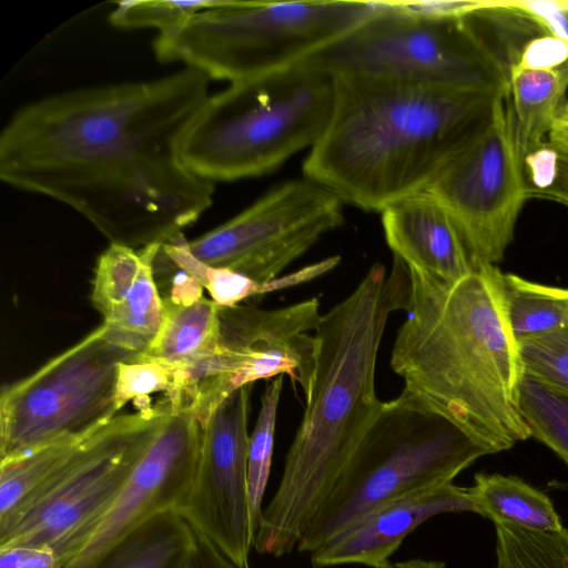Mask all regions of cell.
I'll return each mask as SVG.
<instances>
[{"label": "cell", "instance_id": "13", "mask_svg": "<svg viewBox=\"0 0 568 568\" xmlns=\"http://www.w3.org/2000/svg\"><path fill=\"white\" fill-rule=\"evenodd\" d=\"M252 385L230 394L203 426L199 463L179 514L240 568H248L255 534L247 497Z\"/></svg>", "mask_w": 568, "mask_h": 568}, {"label": "cell", "instance_id": "29", "mask_svg": "<svg viewBox=\"0 0 568 568\" xmlns=\"http://www.w3.org/2000/svg\"><path fill=\"white\" fill-rule=\"evenodd\" d=\"M517 346L524 373L568 396V324Z\"/></svg>", "mask_w": 568, "mask_h": 568}, {"label": "cell", "instance_id": "23", "mask_svg": "<svg viewBox=\"0 0 568 568\" xmlns=\"http://www.w3.org/2000/svg\"><path fill=\"white\" fill-rule=\"evenodd\" d=\"M479 515L534 530H560L564 526L548 495L516 476L476 474L468 487Z\"/></svg>", "mask_w": 568, "mask_h": 568}, {"label": "cell", "instance_id": "14", "mask_svg": "<svg viewBox=\"0 0 568 568\" xmlns=\"http://www.w3.org/2000/svg\"><path fill=\"white\" fill-rule=\"evenodd\" d=\"M322 316L317 298L274 310L220 306L219 343L210 367L229 394L258 379L287 375L307 400L318 351L310 332L317 329Z\"/></svg>", "mask_w": 568, "mask_h": 568}, {"label": "cell", "instance_id": "21", "mask_svg": "<svg viewBox=\"0 0 568 568\" xmlns=\"http://www.w3.org/2000/svg\"><path fill=\"white\" fill-rule=\"evenodd\" d=\"M94 432L60 438L0 460V534L19 519Z\"/></svg>", "mask_w": 568, "mask_h": 568}, {"label": "cell", "instance_id": "7", "mask_svg": "<svg viewBox=\"0 0 568 568\" xmlns=\"http://www.w3.org/2000/svg\"><path fill=\"white\" fill-rule=\"evenodd\" d=\"M381 1L215 0L158 34L161 62L181 61L209 79L232 82L291 68L361 23Z\"/></svg>", "mask_w": 568, "mask_h": 568}, {"label": "cell", "instance_id": "37", "mask_svg": "<svg viewBox=\"0 0 568 568\" xmlns=\"http://www.w3.org/2000/svg\"><path fill=\"white\" fill-rule=\"evenodd\" d=\"M338 262L339 257L334 256L321 261L316 264L305 266L295 273H291L282 277H276L275 280L264 285L265 294L311 281L322 275L323 273L334 268L338 264Z\"/></svg>", "mask_w": 568, "mask_h": 568}, {"label": "cell", "instance_id": "20", "mask_svg": "<svg viewBox=\"0 0 568 568\" xmlns=\"http://www.w3.org/2000/svg\"><path fill=\"white\" fill-rule=\"evenodd\" d=\"M509 106L521 159L546 140L564 104L568 64L554 70L508 68Z\"/></svg>", "mask_w": 568, "mask_h": 568}, {"label": "cell", "instance_id": "36", "mask_svg": "<svg viewBox=\"0 0 568 568\" xmlns=\"http://www.w3.org/2000/svg\"><path fill=\"white\" fill-rule=\"evenodd\" d=\"M194 530V529H193ZM186 568H240L194 530V547Z\"/></svg>", "mask_w": 568, "mask_h": 568}, {"label": "cell", "instance_id": "25", "mask_svg": "<svg viewBox=\"0 0 568 568\" xmlns=\"http://www.w3.org/2000/svg\"><path fill=\"white\" fill-rule=\"evenodd\" d=\"M496 568H568V528L534 530L494 523Z\"/></svg>", "mask_w": 568, "mask_h": 568}, {"label": "cell", "instance_id": "27", "mask_svg": "<svg viewBox=\"0 0 568 568\" xmlns=\"http://www.w3.org/2000/svg\"><path fill=\"white\" fill-rule=\"evenodd\" d=\"M283 386V376L275 377L265 388L258 417L250 436L247 458V497L251 524L256 534L262 517V501L267 486L273 446L277 407Z\"/></svg>", "mask_w": 568, "mask_h": 568}, {"label": "cell", "instance_id": "8", "mask_svg": "<svg viewBox=\"0 0 568 568\" xmlns=\"http://www.w3.org/2000/svg\"><path fill=\"white\" fill-rule=\"evenodd\" d=\"M305 62L347 73L487 94H508V68L463 19L400 9L395 1Z\"/></svg>", "mask_w": 568, "mask_h": 568}, {"label": "cell", "instance_id": "12", "mask_svg": "<svg viewBox=\"0 0 568 568\" xmlns=\"http://www.w3.org/2000/svg\"><path fill=\"white\" fill-rule=\"evenodd\" d=\"M344 202L310 180L287 181L244 211L187 241L202 263L265 285L344 222Z\"/></svg>", "mask_w": 568, "mask_h": 568}, {"label": "cell", "instance_id": "39", "mask_svg": "<svg viewBox=\"0 0 568 568\" xmlns=\"http://www.w3.org/2000/svg\"><path fill=\"white\" fill-rule=\"evenodd\" d=\"M561 141L566 148H568V113L565 119L562 130H561Z\"/></svg>", "mask_w": 568, "mask_h": 568}, {"label": "cell", "instance_id": "15", "mask_svg": "<svg viewBox=\"0 0 568 568\" xmlns=\"http://www.w3.org/2000/svg\"><path fill=\"white\" fill-rule=\"evenodd\" d=\"M203 425L189 412L170 413L128 483L97 525L57 568H97L140 526L178 510L193 483Z\"/></svg>", "mask_w": 568, "mask_h": 568}, {"label": "cell", "instance_id": "4", "mask_svg": "<svg viewBox=\"0 0 568 568\" xmlns=\"http://www.w3.org/2000/svg\"><path fill=\"white\" fill-rule=\"evenodd\" d=\"M329 122L303 163L304 178L344 203L382 212L426 191L498 95L334 74Z\"/></svg>", "mask_w": 568, "mask_h": 568}, {"label": "cell", "instance_id": "9", "mask_svg": "<svg viewBox=\"0 0 568 568\" xmlns=\"http://www.w3.org/2000/svg\"><path fill=\"white\" fill-rule=\"evenodd\" d=\"M169 413L163 398L136 413L116 415L98 428L0 534V549L47 546L59 561L72 554L121 493Z\"/></svg>", "mask_w": 568, "mask_h": 568}, {"label": "cell", "instance_id": "17", "mask_svg": "<svg viewBox=\"0 0 568 568\" xmlns=\"http://www.w3.org/2000/svg\"><path fill=\"white\" fill-rule=\"evenodd\" d=\"M155 244L135 251L110 243L94 271L91 301L105 336L138 358L150 348L164 315L152 265Z\"/></svg>", "mask_w": 568, "mask_h": 568}, {"label": "cell", "instance_id": "33", "mask_svg": "<svg viewBox=\"0 0 568 568\" xmlns=\"http://www.w3.org/2000/svg\"><path fill=\"white\" fill-rule=\"evenodd\" d=\"M485 3L518 12L538 30L568 42V0H485Z\"/></svg>", "mask_w": 568, "mask_h": 568}, {"label": "cell", "instance_id": "32", "mask_svg": "<svg viewBox=\"0 0 568 568\" xmlns=\"http://www.w3.org/2000/svg\"><path fill=\"white\" fill-rule=\"evenodd\" d=\"M174 369L150 361L120 363L115 387V404L120 410L129 400L158 392L168 393Z\"/></svg>", "mask_w": 568, "mask_h": 568}, {"label": "cell", "instance_id": "11", "mask_svg": "<svg viewBox=\"0 0 568 568\" xmlns=\"http://www.w3.org/2000/svg\"><path fill=\"white\" fill-rule=\"evenodd\" d=\"M508 94L494 99L486 118L426 190L452 214L475 264L503 260L529 199Z\"/></svg>", "mask_w": 568, "mask_h": 568}, {"label": "cell", "instance_id": "1", "mask_svg": "<svg viewBox=\"0 0 568 568\" xmlns=\"http://www.w3.org/2000/svg\"><path fill=\"white\" fill-rule=\"evenodd\" d=\"M209 80L185 67L33 101L1 132L0 179L72 207L110 243L168 242L213 203L214 183L182 158Z\"/></svg>", "mask_w": 568, "mask_h": 568}, {"label": "cell", "instance_id": "38", "mask_svg": "<svg viewBox=\"0 0 568 568\" xmlns=\"http://www.w3.org/2000/svg\"><path fill=\"white\" fill-rule=\"evenodd\" d=\"M390 568H447L442 560L410 558L407 560L393 562Z\"/></svg>", "mask_w": 568, "mask_h": 568}, {"label": "cell", "instance_id": "16", "mask_svg": "<svg viewBox=\"0 0 568 568\" xmlns=\"http://www.w3.org/2000/svg\"><path fill=\"white\" fill-rule=\"evenodd\" d=\"M479 515L469 488L454 483L422 489L390 500L345 527L310 557L314 568L362 565L390 568L404 539L427 519L446 513Z\"/></svg>", "mask_w": 568, "mask_h": 568}, {"label": "cell", "instance_id": "2", "mask_svg": "<svg viewBox=\"0 0 568 568\" xmlns=\"http://www.w3.org/2000/svg\"><path fill=\"white\" fill-rule=\"evenodd\" d=\"M408 272L409 316L390 357L404 390L491 454L529 438L519 407L524 369L506 318L501 272L477 264L453 284Z\"/></svg>", "mask_w": 568, "mask_h": 568}, {"label": "cell", "instance_id": "28", "mask_svg": "<svg viewBox=\"0 0 568 568\" xmlns=\"http://www.w3.org/2000/svg\"><path fill=\"white\" fill-rule=\"evenodd\" d=\"M173 263L205 288L219 306L230 307L264 295V285L250 277L223 267L206 265L192 255L187 240L179 234L162 243Z\"/></svg>", "mask_w": 568, "mask_h": 568}, {"label": "cell", "instance_id": "30", "mask_svg": "<svg viewBox=\"0 0 568 568\" xmlns=\"http://www.w3.org/2000/svg\"><path fill=\"white\" fill-rule=\"evenodd\" d=\"M215 0H133L120 1L109 21L121 29L154 28L166 33L185 23L195 13L211 7Z\"/></svg>", "mask_w": 568, "mask_h": 568}, {"label": "cell", "instance_id": "6", "mask_svg": "<svg viewBox=\"0 0 568 568\" xmlns=\"http://www.w3.org/2000/svg\"><path fill=\"white\" fill-rule=\"evenodd\" d=\"M491 452L406 393L383 405L305 521L296 549L312 554L345 527L404 495L453 483Z\"/></svg>", "mask_w": 568, "mask_h": 568}, {"label": "cell", "instance_id": "3", "mask_svg": "<svg viewBox=\"0 0 568 568\" xmlns=\"http://www.w3.org/2000/svg\"><path fill=\"white\" fill-rule=\"evenodd\" d=\"M410 304V277L397 257L390 272L376 263L356 288L322 316L313 387L285 458L280 485L262 513L253 548L291 554L383 402L375 390L379 344L390 313Z\"/></svg>", "mask_w": 568, "mask_h": 568}, {"label": "cell", "instance_id": "5", "mask_svg": "<svg viewBox=\"0 0 568 568\" xmlns=\"http://www.w3.org/2000/svg\"><path fill=\"white\" fill-rule=\"evenodd\" d=\"M334 97V75L305 61L232 82L204 102L183 161L212 183L266 174L320 140Z\"/></svg>", "mask_w": 568, "mask_h": 568}, {"label": "cell", "instance_id": "31", "mask_svg": "<svg viewBox=\"0 0 568 568\" xmlns=\"http://www.w3.org/2000/svg\"><path fill=\"white\" fill-rule=\"evenodd\" d=\"M528 197L568 206V149L545 141L524 159Z\"/></svg>", "mask_w": 568, "mask_h": 568}, {"label": "cell", "instance_id": "34", "mask_svg": "<svg viewBox=\"0 0 568 568\" xmlns=\"http://www.w3.org/2000/svg\"><path fill=\"white\" fill-rule=\"evenodd\" d=\"M511 64L535 70L559 69L568 64V42L541 31L515 50L509 60Z\"/></svg>", "mask_w": 568, "mask_h": 568}, {"label": "cell", "instance_id": "22", "mask_svg": "<svg viewBox=\"0 0 568 568\" xmlns=\"http://www.w3.org/2000/svg\"><path fill=\"white\" fill-rule=\"evenodd\" d=\"M193 547V528L178 510H168L125 537L97 568H186Z\"/></svg>", "mask_w": 568, "mask_h": 568}, {"label": "cell", "instance_id": "19", "mask_svg": "<svg viewBox=\"0 0 568 568\" xmlns=\"http://www.w3.org/2000/svg\"><path fill=\"white\" fill-rule=\"evenodd\" d=\"M160 331L150 348L136 361H150L183 368L213 354L219 343V308L203 296L192 301L162 297Z\"/></svg>", "mask_w": 568, "mask_h": 568}, {"label": "cell", "instance_id": "18", "mask_svg": "<svg viewBox=\"0 0 568 568\" xmlns=\"http://www.w3.org/2000/svg\"><path fill=\"white\" fill-rule=\"evenodd\" d=\"M381 215L389 248L408 268L453 284L476 267L455 220L432 193L405 197Z\"/></svg>", "mask_w": 568, "mask_h": 568}, {"label": "cell", "instance_id": "10", "mask_svg": "<svg viewBox=\"0 0 568 568\" xmlns=\"http://www.w3.org/2000/svg\"><path fill=\"white\" fill-rule=\"evenodd\" d=\"M136 359V354L113 344L101 325L31 375L3 386L0 460L90 434L110 422L119 412V365Z\"/></svg>", "mask_w": 568, "mask_h": 568}, {"label": "cell", "instance_id": "24", "mask_svg": "<svg viewBox=\"0 0 568 568\" xmlns=\"http://www.w3.org/2000/svg\"><path fill=\"white\" fill-rule=\"evenodd\" d=\"M499 281L516 342L568 324V288L537 284L515 274L500 273Z\"/></svg>", "mask_w": 568, "mask_h": 568}, {"label": "cell", "instance_id": "35", "mask_svg": "<svg viewBox=\"0 0 568 568\" xmlns=\"http://www.w3.org/2000/svg\"><path fill=\"white\" fill-rule=\"evenodd\" d=\"M58 556L47 546L0 549V568H57Z\"/></svg>", "mask_w": 568, "mask_h": 568}, {"label": "cell", "instance_id": "26", "mask_svg": "<svg viewBox=\"0 0 568 568\" xmlns=\"http://www.w3.org/2000/svg\"><path fill=\"white\" fill-rule=\"evenodd\" d=\"M519 407L530 437L548 446L568 466V396L523 373Z\"/></svg>", "mask_w": 568, "mask_h": 568}]
</instances>
